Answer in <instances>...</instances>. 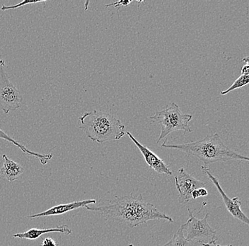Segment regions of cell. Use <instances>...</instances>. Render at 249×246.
<instances>
[{
	"mask_svg": "<svg viewBox=\"0 0 249 246\" xmlns=\"http://www.w3.org/2000/svg\"><path fill=\"white\" fill-rule=\"evenodd\" d=\"M89 211L100 213L107 220L133 228L149 221L164 220L174 223L173 219L163 214L155 205L144 202L142 194L135 197L130 195L116 197L99 206L85 207Z\"/></svg>",
	"mask_w": 249,
	"mask_h": 246,
	"instance_id": "1",
	"label": "cell"
},
{
	"mask_svg": "<svg viewBox=\"0 0 249 246\" xmlns=\"http://www.w3.org/2000/svg\"><path fill=\"white\" fill-rule=\"evenodd\" d=\"M161 148L182 151L189 156L196 157L205 165L213 164L217 162H226L230 160L246 161L249 160L248 157L241 155L227 147L217 133L207 135L203 139L196 142L181 144H166L163 143Z\"/></svg>",
	"mask_w": 249,
	"mask_h": 246,
	"instance_id": "2",
	"label": "cell"
},
{
	"mask_svg": "<svg viewBox=\"0 0 249 246\" xmlns=\"http://www.w3.org/2000/svg\"><path fill=\"white\" fill-rule=\"evenodd\" d=\"M79 121V129L93 142L103 143L117 141L124 135L125 126L113 115L107 112L93 110L85 112Z\"/></svg>",
	"mask_w": 249,
	"mask_h": 246,
	"instance_id": "3",
	"label": "cell"
},
{
	"mask_svg": "<svg viewBox=\"0 0 249 246\" xmlns=\"http://www.w3.org/2000/svg\"><path fill=\"white\" fill-rule=\"evenodd\" d=\"M149 119L153 120L161 125V131L157 143L161 140L177 131H183L185 133H191L192 129L188 126V123L193 119V116L180 112L178 106L172 102L170 107L156 112L154 116Z\"/></svg>",
	"mask_w": 249,
	"mask_h": 246,
	"instance_id": "4",
	"label": "cell"
},
{
	"mask_svg": "<svg viewBox=\"0 0 249 246\" xmlns=\"http://www.w3.org/2000/svg\"><path fill=\"white\" fill-rule=\"evenodd\" d=\"M189 219L183 224V230H186V239L194 244H210L216 242V230L213 229L208 223L209 212L201 219H197L190 208L188 209Z\"/></svg>",
	"mask_w": 249,
	"mask_h": 246,
	"instance_id": "5",
	"label": "cell"
},
{
	"mask_svg": "<svg viewBox=\"0 0 249 246\" xmlns=\"http://www.w3.org/2000/svg\"><path fill=\"white\" fill-rule=\"evenodd\" d=\"M23 99L21 92L9 80L5 62L0 60V110L7 114L18 110Z\"/></svg>",
	"mask_w": 249,
	"mask_h": 246,
	"instance_id": "6",
	"label": "cell"
},
{
	"mask_svg": "<svg viewBox=\"0 0 249 246\" xmlns=\"http://www.w3.org/2000/svg\"><path fill=\"white\" fill-rule=\"evenodd\" d=\"M174 180L178 191V200L180 205H186L192 199L191 194L195 189L205 187V183L190 175L183 168L178 170Z\"/></svg>",
	"mask_w": 249,
	"mask_h": 246,
	"instance_id": "7",
	"label": "cell"
},
{
	"mask_svg": "<svg viewBox=\"0 0 249 246\" xmlns=\"http://www.w3.org/2000/svg\"><path fill=\"white\" fill-rule=\"evenodd\" d=\"M201 170L202 173L205 174L208 176V178L211 180L212 183L214 184L215 188H217L219 194L222 196V199H223L224 203H225L226 208L227 211L230 213V214L233 216L235 219L240 222L244 223V224L249 225V218L244 214L241 209V202L238 197H234V198H230L227 194L222 189L220 184L217 178L214 176L212 175L211 172H210V168L205 167V166H201Z\"/></svg>",
	"mask_w": 249,
	"mask_h": 246,
	"instance_id": "8",
	"label": "cell"
},
{
	"mask_svg": "<svg viewBox=\"0 0 249 246\" xmlns=\"http://www.w3.org/2000/svg\"><path fill=\"white\" fill-rule=\"evenodd\" d=\"M126 133H127V136H129V138L132 140L134 144L138 147V149H139L141 153L142 154L146 163H147V166H149L151 169L155 170L157 173L161 174V175H172V172H171L169 167L166 166V163H165L160 157L157 156L155 152L149 150L146 146L141 144L130 132H126Z\"/></svg>",
	"mask_w": 249,
	"mask_h": 246,
	"instance_id": "9",
	"label": "cell"
},
{
	"mask_svg": "<svg viewBox=\"0 0 249 246\" xmlns=\"http://www.w3.org/2000/svg\"><path fill=\"white\" fill-rule=\"evenodd\" d=\"M96 201L95 199H85V200L77 201V202H70V203L65 204V205H57L46 210L43 212L38 214L29 215L28 217L31 219L34 218L45 217V216H56V215H61L77 208L89 206V205H95Z\"/></svg>",
	"mask_w": 249,
	"mask_h": 246,
	"instance_id": "10",
	"label": "cell"
},
{
	"mask_svg": "<svg viewBox=\"0 0 249 246\" xmlns=\"http://www.w3.org/2000/svg\"><path fill=\"white\" fill-rule=\"evenodd\" d=\"M60 233L62 234L70 235L71 230L66 225L56 227L55 228H47V229H39V228H31L27 231L23 233H17L13 235V237L16 238H22V239L36 240L43 234L48 233Z\"/></svg>",
	"mask_w": 249,
	"mask_h": 246,
	"instance_id": "11",
	"label": "cell"
},
{
	"mask_svg": "<svg viewBox=\"0 0 249 246\" xmlns=\"http://www.w3.org/2000/svg\"><path fill=\"white\" fill-rule=\"evenodd\" d=\"M2 158L4 163L0 169V174L4 178L7 179L8 181L12 183L22 175L23 168L21 165L11 160L6 155H3Z\"/></svg>",
	"mask_w": 249,
	"mask_h": 246,
	"instance_id": "12",
	"label": "cell"
},
{
	"mask_svg": "<svg viewBox=\"0 0 249 246\" xmlns=\"http://www.w3.org/2000/svg\"><path fill=\"white\" fill-rule=\"evenodd\" d=\"M0 138L1 139L5 140V141H8V142H10L13 143L14 145H15L23 153L26 154L28 155H31V156L35 157V158L39 159L40 163H41L42 165H46L48 163V162L49 160H51L53 158L52 154H46V155H43V154L38 153V152H32V151L28 150L26 149V146H23L22 144L18 142V141H15V139L12 138V137L8 135L4 131L0 129Z\"/></svg>",
	"mask_w": 249,
	"mask_h": 246,
	"instance_id": "13",
	"label": "cell"
},
{
	"mask_svg": "<svg viewBox=\"0 0 249 246\" xmlns=\"http://www.w3.org/2000/svg\"><path fill=\"white\" fill-rule=\"evenodd\" d=\"M183 231V226L181 225L174 233L170 241L163 246H194V243L188 241L185 237Z\"/></svg>",
	"mask_w": 249,
	"mask_h": 246,
	"instance_id": "14",
	"label": "cell"
},
{
	"mask_svg": "<svg viewBox=\"0 0 249 246\" xmlns=\"http://www.w3.org/2000/svg\"><path fill=\"white\" fill-rule=\"evenodd\" d=\"M249 82V73L247 74H241L240 77H238L236 80L233 82L232 85L227 90L225 91L221 92V95H225L228 94V93H231L236 89L243 88V87L246 86L248 85Z\"/></svg>",
	"mask_w": 249,
	"mask_h": 246,
	"instance_id": "15",
	"label": "cell"
},
{
	"mask_svg": "<svg viewBox=\"0 0 249 246\" xmlns=\"http://www.w3.org/2000/svg\"><path fill=\"white\" fill-rule=\"evenodd\" d=\"M45 0H38V1H21V2L18 3V4H16V5L12 6H6L2 5L1 7V10L2 12H4V11L8 10V9H14L19 8V7H23V6L28 5V4H38V3H45Z\"/></svg>",
	"mask_w": 249,
	"mask_h": 246,
	"instance_id": "16",
	"label": "cell"
},
{
	"mask_svg": "<svg viewBox=\"0 0 249 246\" xmlns=\"http://www.w3.org/2000/svg\"><path fill=\"white\" fill-rule=\"evenodd\" d=\"M208 195V191L205 188H198L195 189L191 194L192 199H196L201 197H206Z\"/></svg>",
	"mask_w": 249,
	"mask_h": 246,
	"instance_id": "17",
	"label": "cell"
},
{
	"mask_svg": "<svg viewBox=\"0 0 249 246\" xmlns=\"http://www.w3.org/2000/svg\"><path fill=\"white\" fill-rule=\"evenodd\" d=\"M132 1H116L115 3H112V4H107L106 5V7H111V6H114L117 9L120 8L121 7H127L130 3H132Z\"/></svg>",
	"mask_w": 249,
	"mask_h": 246,
	"instance_id": "18",
	"label": "cell"
},
{
	"mask_svg": "<svg viewBox=\"0 0 249 246\" xmlns=\"http://www.w3.org/2000/svg\"><path fill=\"white\" fill-rule=\"evenodd\" d=\"M57 243L53 238L48 237L42 241V246H57Z\"/></svg>",
	"mask_w": 249,
	"mask_h": 246,
	"instance_id": "19",
	"label": "cell"
},
{
	"mask_svg": "<svg viewBox=\"0 0 249 246\" xmlns=\"http://www.w3.org/2000/svg\"><path fill=\"white\" fill-rule=\"evenodd\" d=\"M247 73H249V64H246L245 65L243 66L242 69H241V74H247Z\"/></svg>",
	"mask_w": 249,
	"mask_h": 246,
	"instance_id": "20",
	"label": "cell"
},
{
	"mask_svg": "<svg viewBox=\"0 0 249 246\" xmlns=\"http://www.w3.org/2000/svg\"><path fill=\"white\" fill-rule=\"evenodd\" d=\"M202 246H232L231 245H225V246H221L217 244L216 242L212 243V244H202Z\"/></svg>",
	"mask_w": 249,
	"mask_h": 246,
	"instance_id": "21",
	"label": "cell"
},
{
	"mask_svg": "<svg viewBox=\"0 0 249 246\" xmlns=\"http://www.w3.org/2000/svg\"><path fill=\"white\" fill-rule=\"evenodd\" d=\"M243 61L245 62L246 64H249V56H247V57H244L242 59Z\"/></svg>",
	"mask_w": 249,
	"mask_h": 246,
	"instance_id": "22",
	"label": "cell"
},
{
	"mask_svg": "<svg viewBox=\"0 0 249 246\" xmlns=\"http://www.w3.org/2000/svg\"><path fill=\"white\" fill-rule=\"evenodd\" d=\"M128 246H134V245H132V244H129Z\"/></svg>",
	"mask_w": 249,
	"mask_h": 246,
	"instance_id": "23",
	"label": "cell"
}]
</instances>
